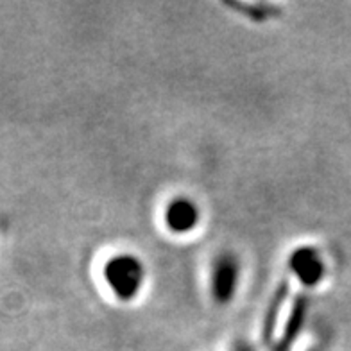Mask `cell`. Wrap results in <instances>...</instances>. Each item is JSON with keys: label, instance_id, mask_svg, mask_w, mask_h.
Returning a JSON list of instances; mask_svg holds the SVG:
<instances>
[{"label": "cell", "instance_id": "1", "mask_svg": "<svg viewBox=\"0 0 351 351\" xmlns=\"http://www.w3.org/2000/svg\"><path fill=\"white\" fill-rule=\"evenodd\" d=\"M102 276L117 300L130 303L142 292L145 283V265L133 253L113 254L104 263Z\"/></svg>", "mask_w": 351, "mask_h": 351}, {"label": "cell", "instance_id": "2", "mask_svg": "<svg viewBox=\"0 0 351 351\" xmlns=\"http://www.w3.org/2000/svg\"><path fill=\"white\" fill-rule=\"evenodd\" d=\"M241 260L233 251H221L210 263V294L219 306L230 305L241 283Z\"/></svg>", "mask_w": 351, "mask_h": 351}, {"label": "cell", "instance_id": "3", "mask_svg": "<svg viewBox=\"0 0 351 351\" xmlns=\"http://www.w3.org/2000/svg\"><path fill=\"white\" fill-rule=\"evenodd\" d=\"M289 269L303 287H317L326 276V263L314 245H300L289 254Z\"/></svg>", "mask_w": 351, "mask_h": 351}, {"label": "cell", "instance_id": "4", "mask_svg": "<svg viewBox=\"0 0 351 351\" xmlns=\"http://www.w3.org/2000/svg\"><path fill=\"white\" fill-rule=\"evenodd\" d=\"M310 312V298L305 292H301L294 298L292 306L289 310V315L285 319V326L282 330V335L274 341V344L269 348V351H292L298 339L305 330L306 319Z\"/></svg>", "mask_w": 351, "mask_h": 351}, {"label": "cell", "instance_id": "5", "mask_svg": "<svg viewBox=\"0 0 351 351\" xmlns=\"http://www.w3.org/2000/svg\"><path fill=\"white\" fill-rule=\"evenodd\" d=\"M163 221L169 231L176 235H185L194 231L195 226L201 221V210L194 199L186 197V195H178L172 197L165 206L163 212Z\"/></svg>", "mask_w": 351, "mask_h": 351}, {"label": "cell", "instance_id": "6", "mask_svg": "<svg viewBox=\"0 0 351 351\" xmlns=\"http://www.w3.org/2000/svg\"><path fill=\"white\" fill-rule=\"evenodd\" d=\"M287 298H289V282H282L274 289L273 296L269 300V305L265 308V314L262 319V341L265 346H273L274 344V332H276L278 321L282 315L283 308H285Z\"/></svg>", "mask_w": 351, "mask_h": 351}, {"label": "cell", "instance_id": "7", "mask_svg": "<svg viewBox=\"0 0 351 351\" xmlns=\"http://www.w3.org/2000/svg\"><path fill=\"white\" fill-rule=\"evenodd\" d=\"M226 8L230 10L237 11V13H241L242 16L245 19H250L251 22L254 23H263V22H269V20L276 19L280 16V8L273 4H245V2H226Z\"/></svg>", "mask_w": 351, "mask_h": 351}, {"label": "cell", "instance_id": "8", "mask_svg": "<svg viewBox=\"0 0 351 351\" xmlns=\"http://www.w3.org/2000/svg\"><path fill=\"white\" fill-rule=\"evenodd\" d=\"M231 351H254V346L245 339H237L233 342V346H231Z\"/></svg>", "mask_w": 351, "mask_h": 351}, {"label": "cell", "instance_id": "9", "mask_svg": "<svg viewBox=\"0 0 351 351\" xmlns=\"http://www.w3.org/2000/svg\"><path fill=\"white\" fill-rule=\"evenodd\" d=\"M306 351H321V348H319V346H312V348H310V350H306Z\"/></svg>", "mask_w": 351, "mask_h": 351}]
</instances>
